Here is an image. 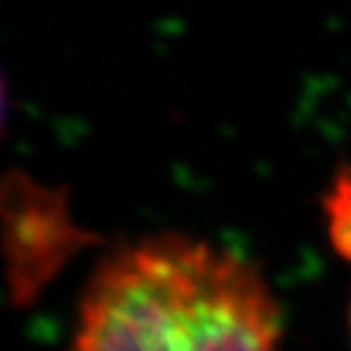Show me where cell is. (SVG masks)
Wrapping results in <instances>:
<instances>
[{"label": "cell", "instance_id": "3957f363", "mask_svg": "<svg viewBox=\"0 0 351 351\" xmlns=\"http://www.w3.org/2000/svg\"><path fill=\"white\" fill-rule=\"evenodd\" d=\"M3 120H5V88L0 81V130H3Z\"/></svg>", "mask_w": 351, "mask_h": 351}, {"label": "cell", "instance_id": "6da1fadb", "mask_svg": "<svg viewBox=\"0 0 351 351\" xmlns=\"http://www.w3.org/2000/svg\"><path fill=\"white\" fill-rule=\"evenodd\" d=\"M278 313L247 263L208 244L147 241L103 266L73 351H276Z\"/></svg>", "mask_w": 351, "mask_h": 351}, {"label": "cell", "instance_id": "7a4b0ae2", "mask_svg": "<svg viewBox=\"0 0 351 351\" xmlns=\"http://www.w3.org/2000/svg\"><path fill=\"white\" fill-rule=\"evenodd\" d=\"M335 234L344 244L346 252H351V183L335 193Z\"/></svg>", "mask_w": 351, "mask_h": 351}]
</instances>
